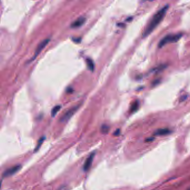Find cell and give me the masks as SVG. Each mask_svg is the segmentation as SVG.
I'll use <instances>...</instances> for the list:
<instances>
[{
  "instance_id": "obj_1",
  "label": "cell",
  "mask_w": 190,
  "mask_h": 190,
  "mask_svg": "<svg viewBox=\"0 0 190 190\" xmlns=\"http://www.w3.org/2000/svg\"><path fill=\"white\" fill-rule=\"evenodd\" d=\"M169 5H166L163 7L154 15L153 18L150 21V23L147 26V28L144 30V32L143 34V37H147L150 34H151L159 23L162 21L164 17L165 16V13L169 9Z\"/></svg>"
},
{
  "instance_id": "obj_2",
  "label": "cell",
  "mask_w": 190,
  "mask_h": 190,
  "mask_svg": "<svg viewBox=\"0 0 190 190\" xmlns=\"http://www.w3.org/2000/svg\"><path fill=\"white\" fill-rule=\"evenodd\" d=\"M182 35L181 34H172V35H168L163 37L162 40L160 41L158 44V47L159 48H162L163 46H165L167 44L169 43H173L177 42L178 40L181 39Z\"/></svg>"
},
{
  "instance_id": "obj_3",
  "label": "cell",
  "mask_w": 190,
  "mask_h": 190,
  "mask_svg": "<svg viewBox=\"0 0 190 190\" xmlns=\"http://www.w3.org/2000/svg\"><path fill=\"white\" fill-rule=\"evenodd\" d=\"M79 107V105L75 106L74 107L71 108L70 109H69L67 112H66L65 113L64 115L61 117V119H60V122H65L67 121L70 118L71 116H73L74 114L75 113V112L78 109Z\"/></svg>"
},
{
  "instance_id": "obj_4",
  "label": "cell",
  "mask_w": 190,
  "mask_h": 190,
  "mask_svg": "<svg viewBox=\"0 0 190 190\" xmlns=\"http://www.w3.org/2000/svg\"><path fill=\"white\" fill-rule=\"evenodd\" d=\"M49 41H50V39H46L43 40V41H41L39 44V45L37 46L36 49V51L35 52V54H34V56L32 58V60H34L36 58L40 52L42 51L43 49L46 47L47 44L49 43Z\"/></svg>"
},
{
  "instance_id": "obj_5",
  "label": "cell",
  "mask_w": 190,
  "mask_h": 190,
  "mask_svg": "<svg viewBox=\"0 0 190 190\" xmlns=\"http://www.w3.org/2000/svg\"><path fill=\"white\" fill-rule=\"evenodd\" d=\"M21 169V165H15L10 169H7L6 171L4 172L3 176L5 177L11 176L12 175H14L16 172L19 171Z\"/></svg>"
},
{
  "instance_id": "obj_6",
  "label": "cell",
  "mask_w": 190,
  "mask_h": 190,
  "mask_svg": "<svg viewBox=\"0 0 190 190\" xmlns=\"http://www.w3.org/2000/svg\"><path fill=\"white\" fill-rule=\"evenodd\" d=\"M94 156H95V152H93L92 154H90V155L88 157V158L86 159L84 165H83V169L84 171H88L89 169L90 168Z\"/></svg>"
},
{
  "instance_id": "obj_7",
  "label": "cell",
  "mask_w": 190,
  "mask_h": 190,
  "mask_svg": "<svg viewBox=\"0 0 190 190\" xmlns=\"http://www.w3.org/2000/svg\"><path fill=\"white\" fill-rule=\"evenodd\" d=\"M86 21V18L84 17H80L71 24V28H78L82 26Z\"/></svg>"
},
{
  "instance_id": "obj_8",
  "label": "cell",
  "mask_w": 190,
  "mask_h": 190,
  "mask_svg": "<svg viewBox=\"0 0 190 190\" xmlns=\"http://www.w3.org/2000/svg\"><path fill=\"white\" fill-rule=\"evenodd\" d=\"M171 133V131H170L169 129H159L157 130L154 135H166L170 134Z\"/></svg>"
},
{
  "instance_id": "obj_9",
  "label": "cell",
  "mask_w": 190,
  "mask_h": 190,
  "mask_svg": "<svg viewBox=\"0 0 190 190\" xmlns=\"http://www.w3.org/2000/svg\"><path fill=\"white\" fill-rule=\"evenodd\" d=\"M86 65L88 66V67L89 68V70L92 71L94 70V68H95V65L93 61L91 59L88 58L86 59Z\"/></svg>"
},
{
  "instance_id": "obj_10",
  "label": "cell",
  "mask_w": 190,
  "mask_h": 190,
  "mask_svg": "<svg viewBox=\"0 0 190 190\" xmlns=\"http://www.w3.org/2000/svg\"><path fill=\"white\" fill-rule=\"evenodd\" d=\"M61 108V106L60 105H56L51 110V116L52 117L55 116V115L57 114V113L60 110Z\"/></svg>"
},
{
  "instance_id": "obj_11",
  "label": "cell",
  "mask_w": 190,
  "mask_h": 190,
  "mask_svg": "<svg viewBox=\"0 0 190 190\" xmlns=\"http://www.w3.org/2000/svg\"><path fill=\"white\" fill-rule=\"evenodd\" d=\"M45 137H41V138H40V139H39V141L38 142V143H37V145L35 149V152H36L37 150H39V149L40 148L41 146V144H43V142L45 140Z\"/></svg>"
},
{
  "instance_id": "obj_12",
  "label": "cell",
  "mask_w": 190,
  "mask_h": 190,
  "mask_svg": "<svg viewBox=\"0 0 190 190\" xmlns=\"http://www.w3.org/2000/svg\"><path fill=\"white\" fill-rule=\"evenodd\" d=\"M138 107H139V103L138 101H135V103L132 104V107H131V111L132 112H135L138 109Z\"/></svg>"
},
{
  "instance_id": "obj_13",
  "label": "cell",
  "mask_w": 190,
  "mask_h": 190,
  "mask_svg": "<svg viewBox=\"0 0 190 190\" xmlns=\"http://www.w3.org/2000/svg\"><path fill=\"white\" fill-rule=\"evenodd\" d=\"M109 130V127L107 125H103L101 126V131L103 133H107Z\"/></svg>"
},
{
  "instance_id": "obj_14",
  "label": "cell",
  "mask_w": 190,
  "mask_h": 190,
  "mask_svg": "<svg viewBox=\"0 0 190 190\" xmlns=\"http://www.w3.org/2000/svg\"><path fill=\"white\" fill-rule=\"evenodd\" d=\"M73 41L76 43H79L81 41V38H73Z\"/></svg>"
},
{
  "instance_id": "obj_15",
  "label": "cell",
  "mask_w": 190,
  "mask_h": 190,
  "mask_svg": "<svg viewBox=\"0 0 190 190\" xmlns=\"http://www.w3.org/2000/svg\"><path fill=\"white\" fill-rule=\"evenodd\" d=\"M120 134V129H117L116 132H114V135H118Z\"/></svg>"
}]
</instances>
